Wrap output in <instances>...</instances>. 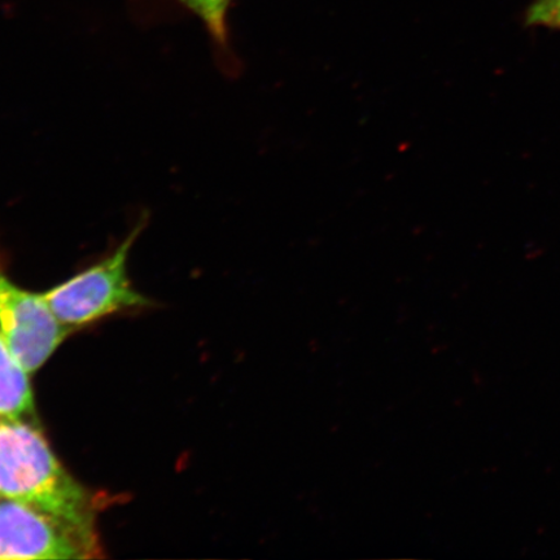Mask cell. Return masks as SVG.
<instances>
[{"mask_svg": "<svg viewBox=\"0 0 560 560\" xmlns=\"http://www.w3.org/2000/svg\"><path fill=\"white\" fill-rule=\"evenodd\" d=\"M0 497L42 511L97 542L88 490L25 419L0 418Z\"/></svg>", "mask_w": 560, "mask_h": 560, "instance_id": "1", "label": "cell"}, {"mask_svg": "<svg viewBox=\"0 0 560 560\" xmlns=\"http://www.w3.org/2000/svg\"><path fill=\"white\" fill-rule=\"evenodd\" d=\"M145 223L142 217L108 256L44 292L47 304L62 325L82 327L150 304V300L132 287L128 275L130 250Z\"/></svg>", "mask_w": 560, "mask_h": 560, "instance_id": "2", "label": "cell"}, {"mask_svg": "<svg viewBox=\"0 0 560 560\" xmlns=\"http://www.w3.org/2000/svg\"><path fill=\"white\" fill-rule=\"evenodd\" d=\"M72 331L56 318L44 293L13 283L0 261V332L27 374L44 366Z\"/></svg>", "mask_w": 560, "mask_h": 560, "instance_id": "3", "label": "cell"}, {"mask_svg": "<svg viewBox=\"0 0 560 560\" xmlns=\"http://www.w3.org/2000/svg\"><path fill=\"white\" fill-rule=\"evenodd\" d=\"M100 545L42 511L0 497V560L100 557Z\"/></svg>", "mask_w": 560, "mask_h": 560, "instance_id": "4", "label": "cell"}, {"mask_svg": "<svg viewBox=\"0 0 560 560\" xmlns=\"http://www.w3.org/2000/svg\"><path fill=\"white\" fill-rule=\"evenodd\" d=\"M33 411L30 374L20 365L0 332V418L25 419Z\"/></svg>", "mask_w": 560, "mask_h": 560, "instance_id": "5", "label": "cell"}, {"mask_svg": "<svg viewBox=\"0 0 560 560\" xmlns=\"http://www.w3.org/2000/svg\"><path fill=\"white\" fill-rule=\"evenodd\" d=\"M207 26L219 50L220 68L228 79L242 75V62L231 51L228 30V11L231 0H179Z\"/></svg>", "mask_w": 560, "mask_h": 560, "instance_id": "6", "label": "cell"}, {"mask_svg": "<svg viewBox=\"0 0 560 560\" xmlns=\"http://www.w3.org/2000/svg\"><path fill=\"white\" fill-rule=\"evenodd\" d=\"M527 21L529 25L560 30V0H532Z\"/></svg>", "mask_w": 560, "mask_h": 560, "instance_id": "7", "label": "cell"}]
</instances>
